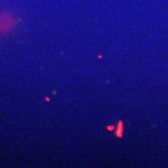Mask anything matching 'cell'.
<instances>
[{
    "label": "cell",
    "instance_id": "6da1fadb",
    "mask_svg": "<svg viewBox=\"0 0 168 168\" xmlns=\"http://www.w3.org/2000/svg\"><path fill=\"white\" fill-rule=\"evenodd\" d=\"M15 21L13 16L10 13L0 14V34H5L14 27Z\"/></svg>",
    "mask_w": 168,
    "mask_h": 168
},
{
    "label": "cell",
    "instance_id": "7a4b0ae2",
    "mask_svg": "<svg viewBox=\"0 0 168 168\" xmlns=\"http://www.w3.org/2000/svg\"><path fill=\"white\" fill-rule=\"evenodd\" d=\"M122 134H123V122L121 120H120L118 122V126H117L116 129V135L118 137H121Z\"/></svg>",
    "mask_w": 168,
    "mask_h": 168
},
{
    "label": "cell",
    "instance_id": "3957f363",
    "mask_svg": "<svg viewBox=\"0 0 168 168\" xmlns=\"http://www.w3.org/2000/svg\"><path fill=\"white\" fill-rule=\"evenodd\" d=\"M107 130H109V131H112V130H114V126H107Z\"/></svg>",
    "mask_w": 168,
    "mask_h": 168
}]
</instances>
